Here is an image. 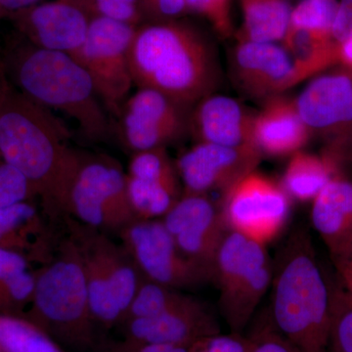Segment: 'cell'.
Segmentation results:
<instances>
[{
    "mask_svg": "<svg viewBox=\"0 0 352 352\" xmlns=\"http://www.w3.org/2000/svg\"><path fill=\"white\" fill-rule=\"evenodd\" d=\"M50 109L6 85H0V157L29 180L45 212L67 214L68 196L82 152Z\"/></svg>",
    "mask_w": 352,
    "mask_h": 352,
    "instance_id": "cell-1",
    "label": "cell"
},
{
    "mask_svg": "<svg viewBox=\"0 0 352 352\" xmlns=\"http://www.w3.org/2000/svg\"><path fill=\"white\" fill-rule=\"evenodd\" d=\"M134 85L151 88L193 108L219 85L212 43L182 19L138 25L129 51Z\"/></svg>",
    "mask_w": 352,
    "mask_h": 352,
    "instance_id": "cell-2",
    "label": "cell"
},
{
    "mask_svg": "<svg viewBox=\"0 0 352 352\" xmlns=\"http://www.w3.org/2000/svg\"><path fill=\"white\" fill-rule=\"evenodd\" d=\"M272 280L271 308L277 330L302 352H328L332 291L307 231L291 236Z\"/></svg>",
    "mask_w": 352,
    "mask_h": 352,
    "instance_id": "cell-3",
    "label": "cell"
},
{
    "mask_svg": "<svg viewBox=\"0 0 352 352\" xmlns=\"http://www.w3.org/2000/svg\"><path fill=\"white\" fill-rule=\"evenodd\" d=\"M20 92L50 110L75 120L85 138L107 140L111 122L87 69L75 58L27 43L11 58Z\"/></svg>",
    "mask_w": 352,
    "mask_h": 352,
    "instance_id": "cell-4",
    "label": "cell"
},
{
    "mask_svg": "<svg viewBox=\"0 0 352 352\" xmlns=\"http://www.w3.org/2000/svg\"><path fill=\"white\" fill-rule=\"evenodd\" d=\"M24 317L57 344L80 349L98 347L85 273L68 237L36 274L29 315Z\"/></svg>",
    "mask_w": 352,
    "mask_h": 352,
    "instance_id": "cell-5",
    "label": "cell"
},
{
    "mask_svg": "<svg viewBox=\"0 0 352 352\" xmlns=\"http://www.w3.org/2000/svg\"><path fill=\"white\" fill-rule=\"evenodd\" d=\"M68 239L85 273L90 308L96 323L122 320L143 277L124 245L99 229L68 219Z\"/></svg>",
    "mask_w": 352,
    "mask_h": 352,
    "instance_id": "cell-6",
    "label": "cell"
},
{
    "mask_svg": "<svg viewBox=\"0 0 352 352\" xmlns=\"http://www.w3.org/2000/svg\"><path fill=\"white\" fill-rule=\"evenodd\" d=\"M273 270L265 245L229 230L212 271L219 292L220 315L231 333H242L272 283Z\"/></svg>",
    "mask_w": 352,
    "mask_h": 352,
    "instance_id": "cell-7",
    "label": "cell"
},
{
    "mask_svg": "<svg viewBox=\"0 0 352 352\" xmlns=\"http://www.w3.org/2000/svg\"><path fill=\"white\" fill-rule=\"evenodd\" d=\"M67 214L99 230L120 232L138 220L126 186V171L106 155L82 153L67 204Z\"/></svg>",
    "mask_w": 352,
    "mask_h": 352,
    "instance_id": "cell-8",
    "label": "cell"
},
{
    "mask_svg": "<svg viewBox=\"0 0 352 352\" xmlns=\"http://www.w3.org/2000/svg\"><path fill=\"white\" fill-rule=\"evenodd\" d=\"M138 27L110 18L94 16L75 58L89 74L108 113L119 117L131 96L133 80L129 51Z\"/></svg>",
    "mask_w": 352,
    "mask_h": 352,
    "instance_id": "cell-9",
    "label": "cell"
},
{
    "mask_svg": "<svg viewBox=\"0 0 352 352\" xmlns=\"http://www.w3.org/2000/svg\"><path fill=\"white\" fill-rule=\"evenodd\" d=\"M119 234L122 245L148 281L176 289L212 281L210 271L180 251L163 221L136 220Z\"/></svg>",
    "mask_w": 352,
    "mask_h": 352,
    "instance_id": "cell-10",
    "label": "cell"
},
{
    "mask_svg": "<svg viewBox=\"0 0 352 352\" xmlns=\"http://www.w3.org/2000/svg\"><path fill=\"white\" fill-rule=\"evenodd\" d=\"M220 206L229 230L265 245L283 229L291 203L282 184L254 170L224 194Z\"/></svg>",
    "mask_w": 352,
    "mask_h": 352,
    "instance_id": "cell-11",
    "label": "cell"
},
{
    "mask_svg": "<svg viewBox=\"0 0 352 352\" xmlns=\"http://www.w3.org/2000/svg\"><path fill=\"white\" fill-rule=\"evenodd\" d=\"M191 110L157 90L138 88L117 118L120 140L132 154L166 147L188 133Z\"/></svg>",
    "mask_w": 352,
    "mask_h": 352,
    "instance_id": "cell-12",
    "label": "cell"
},
{
    "mask_svg": "<svg viewBox=\"0 0 352 352\" xmlns=\"http://www.w3.org/2000/svg\"><path fill=\"white\" fill-rule=\"evenodd\" d=\"M163 219L180 251L212 274L215 256L229 231L221 206L208 195L182 193Z\"/></svg>",
    "mask_w": 352,
    "mask_h": 352,
    "instance_id": "cell-13",
    "label": "cell"
},
{
    "mask_svg": "<svg viewBox=\"0 0 352 352\" xmlns=\"http://www.w3.org/2000/svg\"><path fill=\"white\" fill-rule=\"evenodd\" d=\"M261 157L258 150L196 142L175 163L183 193L223 197L241 178L256 170Z\"/></svg>",
    "mask_w": 352,
    "mask_h": 352,
    "instance_id": "cell-14",
    "label": "cell"
},
{
    "mask_svg": "<svg viewBox=\"0 0 352 352\" xmlns=\"http://www.w3.org/2000/svg\"><path fill=\"white\" fill-rule=\"evenodd\" d=\"M94 17L87 0H51L10 18L28 43L72 56L82 45Z\"/></svg>",
    "mask_w": 352,
    "mask_h": 352,
    "instance_id": "cell-15",
    "label": "cell"
},
{
    "mask_svg": "<svg viewBox=\"0 0 352 352\" xmlns=\"http://www.w3.org/2000/svg\"><path fill=\"white\" fill-rule=\"evenodd\" d=\"M229 65L236 88L252 100H267L300 83L288 52L275 43L238 41Z\"/></svg>",
    "mask_w": 352,
    "mask_h": 352,
    "instance_id": "cell-16",
    "label": "cell"
},
{
    "mask_svg": "<svg viewBox=\"0 0 352 352\" xmlns=\"http://www.w3.org/2000/svg\"><path fill=\"white\" fill-rule=\"evenodd\" d=\"M126 175L138 220L164 217L182 196L177 168L166 147L132 154Z\"/></svg>",
    "mask_w": 352,
    "mask_h": 352,
    "instance_id": "cell-17",
    "label": "cell"
},
{
    "mask_svg": "<svg viewBox=\"0 0 352 352\" xmlns=\"http://www.w3.org/2000/svg\"><path fill=\"white\" fill-rule=\"evenodd\" d=\"M127 339L150 344L191 349L220 333L217 317L200 300L185 296L162 314L126 320Z\"/></svg>",
    "mask_w": 352,
    "mask_h": 352,
    "instance_id": "cell-18",
    "label": "cell"
},
{
    "mask_svg": "<svg viewBox=\"0 0 352 352\" xmlns=\"http://www.w3.org/2000/svg\"><path fill=\"white\" fill-rule=\"evenodd\" d=\"M296 108L311 133L333 139L335 150L352 129V78L333 73L314 78L295 99Z\"/></svg>",
    "mask_w": 352,
    "mask_h": 352,
    "instance_id": "cell-19",
    "label": "cell"
},
{
    "mask_svg": "<svg viewBox=\"0 0 352 352\" xmlns=\"http://www.w3.org/2000/svg\"><path fill=\"white\" fill-rule=\"evenodd\" d=\"M256 113L236 99L212 94L192 108L188 133L196 142L259 151L254 136Z\"/></svg>",
    "mask_w": 352,
    "mask_h": 352,
    "instance_id": "cell-20",
    "label": "cell"
},
{
    "mask_svg": "<svg viewBox=\"0 0 352 352\" xmlns=\"http://www.w3.org/2000/svg\"><path fill=\"white\" fill-rule=\"evenodd\" d=\"M310 135L295 99L284 95L264 101L263 109L254 117V141L263 156H292L305 147Z\"/></svg>",
    "mask_w": 352,
    "mask_h": 352,
    "instance_id": "cell-21",
    "label": "cell"
},
{
    "mask_svg": "<svg viewBox=\"0 0 352 352\" xmlns=\"http://www.w3.org/2000/svg\"><path fill=\"white\" fill-rule=\"evenodd\" d=\"M311 220L332 254L352 245V184L335 176L314 199Z\"/></svg>",
    "mask_w": 352,
    "mask_h": 352,
    "instance_id": "cell-22",
    "label": "cell"
},
{
    "mask_svg": "<svg viewBox=\"0 0 352 352\" xmlns=\"http://www.w3.org/2000/svg\"><path fill=\"white\" fill-rule=\"evenodd\" d=\"M38 208L32 201L0 208V247L25 254L32 251L50 256V241Z\"/></svg>",
    "mask_w": 352,
    "mask_h": 352,
    "instance_id": "cell-23",
    "label": "cell"
},
{
    "mask_svg": "<svg viewBox=\"0 0 352 352\" xmlns=\"http://www.w3.org/2000/svg\"><path fill=\"white\" fill-rule=\"evenodd\" d=\"M282 41L300 82L339 62V43L332 34L288 28Z\"/></svg>",
    "mask_w": 352,
    "mask_h": 352,
    "instance_id": "cell-24",
    "label": "cell"
},
{
    "mask_svg": "<svg viewBox=\"0 0 352 352\" xmlns=\"http://www.w3.org/2000/svg\"><path fill=\"white\" fill-rule=\"evenodd\" d=\"M337 153L317 156L302 151L292 155L283 176L282 186L289 198L314 200L335 177Z\"/></svg>",
    "mask_w": 352,
    "mask_h": 352,
    "instance_id": "cell-25",
    "label": "cell"
},
{
    "mask_svg": "<svg viewBox=\"0 0 352 352\" xmlns=\"http://www.w3.org/2000/svg\"><path fill=\"white\" fill-rule=\"evenodd\" d=\"M244 23L237 41L276 43L289 28L291 8L285 0H240Z\"/></svg>",
    "mask_w": 352,
    "mask_h": 352,
    "instance_id": "cell-26",
    "label": "cell"
},
{
    "mask_svg": "<svg viewBox=\"0 0 352 352\" xmlns=\"http://www.w3.org/2000/svg\"><path fill=\"white\" fill-rule=\"evenodd\" d=\"M0 344L6 352H65L36 324L16 315L0 314Z\"/></svg>",
    "mask_w": 352,
    "mask_h": 352,
    "instance_id": "cell-27",
    "label": "cell"
},
{
    "mask_svg": "<svg viewBox=\"0 0 352 352\" xmlns=\"http://www.w3.org/2000/svg\"><path fill=\"white\" fill-rule=\"evenodd\" d=\"M185 296L179 289L148 281L143 278L142 283L139 286L138 293L122 320L155 316L179 302Z\"/></svg>",
    "mask_w": 352,
    "mask_h": 352,
    "instance_id": "cell-28",
    "label": "cell"
},
{
    "mask_svg": "<svg viewBox=\"0 0 352 352\" xmlns=\"http://www.w3.org/2000/svg\"><path fill=\"white\" fill-rule=\"evenodd\" d=\"M338 0H302L289 16V28L332 34Z\"/></svg>",
    "mask_w": 352,
    "mask_h": 352,
    "instance_id": "cell-29",
    "label": "cell"
},
{
    "mask_svg": "<svg viewBox=\"0 0 352 352\" xmlns=\"http://www.w3.org/2000/svg\"><path fill=\"white\" fill-rule=\"evenodd\" d=\"M328 352H352V300L346 291H332Z\"/></svg>",
    "mask_w": 352,
    "mask_h": 352,
    "instance_id": "cell-30",
    "label": "cell"
},
{
    "mask_svg": "<svg viewBox=\"0 0 352 352\" xmlns=\"http://www.w3.org/2000/svg\"><path fill=\"white\" fill-rule=\"evenodd\" d=\"M36 190L19 170L0 157V208L31 201Z\"/></svg>",
    "mask_w": 352,
    "mask_h": 352,
    "instance_id": "cell-31",
    "label": "cell"
},
{
    "mask_svg": "<svg viewBox=\"0 0 352 352\" xmlns=\"http://www.w3.org/2000/svg\"><path fill=\"white\" fill-rule=\"evenodd\" d=\"M186 2L190 13L201 14L207 18L220 36H232L231 0H186Z\"/></svg>",
    "mask_w": 352,
    "mask_h": 352,
    "instance_id": "cell-32",
    "label": "cell"
},
{
    "mask_svg": "<svg viewBox=\"0 0 352 352\" xmlns=\"http://www.w3.org/2000/svg\"><path fill=\"white\" fill-rule=\"evenodd\" d=\"M138 8L142 24L179 20L190 13L186 0H138Z\"/></svg>",
    "mask_w": 352,
    "mask_h": 352,
    "instance_id": "cell-33",
    "label": "cell"
},
{
    "mask_svg": "<svg viewBox=\"0 0 352 352\" xmlns=\"http://www.w3.org/2000/svg\"><path fill=\"white\" fill-rule=\"evenodd\" d=\"M94 16L110 18L133 25L142 24L138 0H87Z\"/></svg>",
    "mask_w": 352,
    "mask_h": 352,
    "instance_id": "cell-34",
    "label": "cell"
},
{
    "mask_svg": "<svg viewBox=\"0 0 352 352\" xmlns=\"http://www.w3.org/2000/svg\"><path fill=\"white\" fill-rule=\"evenodd\" d=\"M252 340L242 333L212 336L201 340L189 349L190 352H251Z\"/></svg>",
    "mask_w": 352,
    "mask_h": 352,
    "instance_id": "cell-35",
    "label": "cell"
},
{
    "mask_svg": "<svg viewBox=\"0 0 352 352\" xmlns=\"http://www.w3.org/2000/svg\"><path fill=\"white\" fill-rule=\"evenodd\" d=\"M251 352H302L284 337L277 329L261 331L252 337Z\"/></svg>",
    "mask_w": 352,
    "mask_h": 352,
    "instance_id": "cell-36",
    "label": "cell"
},
{
    "mask_svg": "<svg viewBox=\"0 0 352 352\" xmlns=\"http://www.w3.org/2000/svg\"><path fill=\"white\" fill-rule=\"evenodd\" d=\"M332 34L339 43L352 36V0L339 1Z\"/></svg>",
    "mask_w": 352,
    "mask_h": 352,
    "instance_id": "cell-37",
    "label": "cell"
},
{
    "mask_svg": "<svg viewBox=\"0 0 352 352\" xmlns=\"http://www.w3.org/2000/svg\"><path fill=\"white\" fill-rule=\"evenodd\" d=\"M102 352H190L185 347L168 346V344H150L126 339L124 342L105 346Z\"/></svg>",
    "mask_w": 352,
    "mask_h": 352,
    "instance_id": "cell-38",
    "label": "cell"
},
{
    "mask_svg": "<svg viewBox=\"0 0 352 352\" xmlns=\"http://www.w3.org/2000/svg\"><path fill=\"white\" fill-rule=\"evenodd\" d=\"M333 258L344 282V291L352 300V245L339 254H333Z\"/></svg>",
    "mask_w": 352,
    "mask_h": 352,
    "instance_id": "cell-39",
    "label": "cell"
},
{
    "mask_svg": "<svg viewBox=\"0 0 352 352\" xmlns=\"http://www.w3.org/2000/svg\"><path fill=\"white\" fill-rule=\"evenodd\" d=\"M41 0H0V18L12 17L15 14L36 6Z\"/></svg>",
    "mask_w": 352,
    "mask_h": 352,
    "instance_id": "cell-40",
    "label": "cell"
},
{
    "mask_svg": "<svg viewBox=\"0 0 352 352\" xmlns=\"http://www.w3.org/2000/svg\"><path fill=\"white\" fill-rule=\"evenodd\" d=\"M339 62L352 69V36L339 43Z\"/></svg>",
    "mask_w": 352,
    "mask_h": 352,
    "instance_id": "cell-41",
    "label": "cell"
},
{
    "mask_svg": "<svg viewBox=\"0 0 352 352\" xmlns=\"http://www.w3.org/2000/svg\"><path fill=\"white\" fill-rule=\"evenodd\" d=\"M0 352H6V351L3 349V347L1 346V344H0Z\"/></svg>",
    "mask_w": 352,
    "mask_h": 352,
    "instance_id": "cell-42",
    "label": "cell"
},
{
    "mask_svg": "<svg viewBox=\"0 0 352 352\" xmlns=\"http://www.w3.org/2000/svg\"><path fill=\"white\" fill-rule=\"evenodd\" d=\"M2 82H3V80H2V78H1V80H0V85H1Z\"/></svg>",
    "mask_w": 352,
    "mask_h": 352,
    "instance_id": "cell-43",
    "label": "cell"
}]
</instances>
